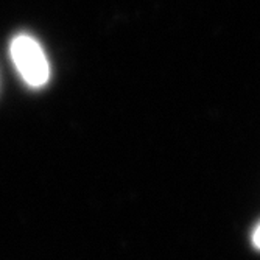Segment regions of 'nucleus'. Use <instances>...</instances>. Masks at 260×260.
Returning <instances> with one entry per match:
<instances>
[{
	"label": "nucleus",
	"mask_w": 260,
	"mask_h": 260,
	"mask_svg": "<svg viewBox=\"0 0 260 260\" xmlns=\"http://www.w3.org/2000/svg\"><path fill=\"white\" fill-rule=\"evenodd\" d=\"M11 58L19 75L30 87H42L50 78V66L39 42L28 36L19 35L11 42Z\"/></svg>",
	"instance_id": "obj_1"
},
{
	"label": "nucleus",
	"mask_w": 260,
	"mask_h": 260,
	"mask_svg": "<svg viewBox=\"0 0 260 260\" xmlns=\"http://www.w3.org/2000/svg\"><path fill=\"white\" fill-rule=\"evenodd\" d=\"M252 243L257 249H260V224L255 228V231L252 234Z\"/></svg>",
	"instance_id": "obj_2"
}]
</instances>
